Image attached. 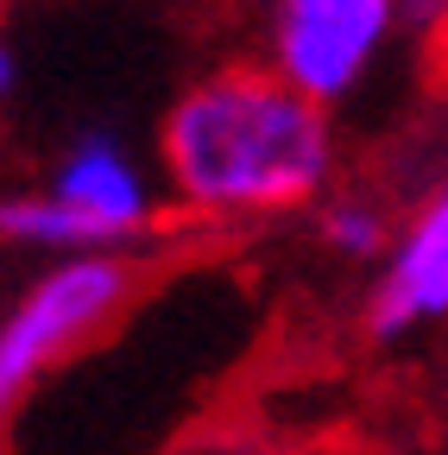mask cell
I'll return each instance as SVG.
<instances>
[{"mask_svg": "<svg viewBox=\"0 0 448 455\" xmlns=\"http://www.w3.org/2000/svg\"><path fill=\"white\" fill-rule=\"evenodd\" d=\"M152 164L164 203L202 228L322 209L342 171L334 114L271 76L259 57L202 70L158 121Z\"/></svg>", "mask_w": 448, "mask_h": 455, "instance_id": "6da1fadb", "label": "cell"}, {"mask_svg": "<svg viewBox=\"0 0 448 455\" xmlns=\"http://www.w3.org/2000/svg\"><path fill=\"white\" fill-rule=\"evenodd\" d=\"M171 215L158 164L121 133H76L38 184L0 190V247L70 259V253H133Z\"/></svg>", "mask_w": 448, "mask_h": 455, "instance_id": "7a4b0ae2", "label": "cell"}, {"mask_svg": "<svg viewBox=\"0 0 448 455\" xmlns=\"http://www.w3.org/2000/svg\"><path fill=\"white\" fill-rule=\"evenodd\" d=\"M133 253H70L44 259L13 304L0 310V430H7L38 386L70 367L89 341L133 304Z\"/></svg>", "mask_w": 448, "mask_h": 455, "instance_id": "3957f363", "label": "cell"}, {"mask_svg": "<svg viewBox=\"0 0 448 455\" xmlns=\"http://www.w3.org/2000/svg\"><path fill=\"white\" fill-rule=\"evenodd\" d=\"M253 32L259 64L334 114L405 44V13L398 0H253Z\"/></svg>", "mask_w": 448, "mask_h": 455, "instance_id": "277c9868", "label": "cell"}, {"mask_svg": "<svg viewBox=\"0 0 448 455\" xmlns=\"http://www.w3.org/2000/svg\"><path fill=\"white\" fill-rule=\"evenodd\" d=\"M436 323H448V164L429 184V196L405 215L398 241L373 266V291H366V329L379 341H398Z\"/></svg>", "mask_w": 448, "mask_h": 455, "instance_id": "5b68a950", "label": "cell"}, {"mask_svg": "<svg viewBox=\"0 0 448 455\" xmlns=\"http://www.w3.org/2000/svg\"><path fill=\"white\" fill-rule=\"evenodd\" d=\"M316 228H322V241L328 253H342V259H366L379 266L391 253V241H398V209H391L379 190H348V184H334L316 209Z\"/></svg>", "mask_w": 448, "mask_h": 455, "instance_id": "8992f818", "label": "cell"}, {"mask_svg": "<svg viewBox=\"0 0 448 455\" xmlns=\"http://www.w3.org/2000/svg\"><path fill=\"white\" fill-rule=\"evenodd\" d=\"M398 13H405V38L411 44L448 51V0H398Z\"/></svg>", "mask_w": 448, "mask_h": 455, "instance_id": "52a82bcc", "label": "cell"}, {"mask_svg": "<svg viewBox=\"0 0 448 455\" xmlns=\"http://www.w3.org/2000/svg\"><path fill=\"white\" fill-rule=\"evenodd\" d=\"M13 95H20V51H13L7 26H0V121L13 114Z\"/></svg>", "mask_w": 448, "mask_h": 455, "instance_id": "ba28073f", "label": "cell"}]
</instances>
